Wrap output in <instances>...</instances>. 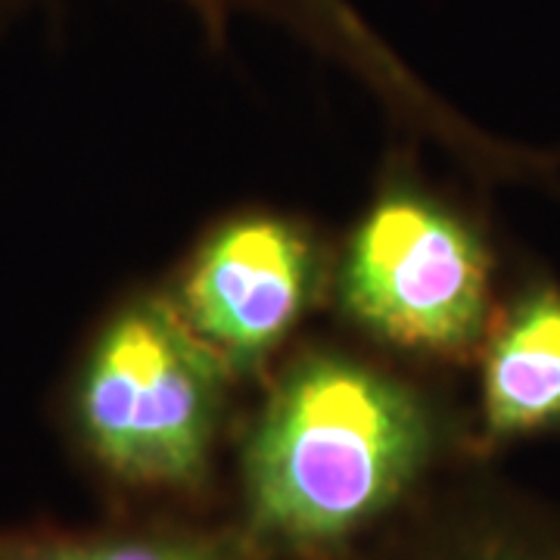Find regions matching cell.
Returning <instances> with one entry per match:
<instances>
[{
  "label": "cell",
  "mask_w": 560,
  "mask_h": 560,
  "mask_svg": "<svg viewBox=\"0 0 560 560\" xmlns=\"http://www.w3.org/2000/svg\"><path fill=\"white\" fill-rule=\"evenodd\" d=\"M0 560H265L234 526L116 521L103 526H0Z\"/></svg>",
  "instance_id": "cell-7"
},
{
  "label": "cell",
  "mask_w": 560,
  "mask_h": 560,
  "mask_svg": "<svg viewBox=\"0 0 560 560\" xmlns=\"http://www.w3.org/2000/svg\"><path fill=\"white\" fill-rule=\"evenodd\" d=\"M474 364L470 455L560 433V283L533 278L499 302Z\"/></svg>",
  "instance_id": "cell-5"
},
{
  "label": "cell",
  "mask_w": 560,
  "mask_h": 560,
  "mask_svg": "<svg viewBox=\"0 0 560 560\" xmlns=\"http://www.w3.org/2000/svg\"><path fill=\"white\" fill-rule=\"evenodd\" d=\"M495 271L480 221L408 165H389L334 249L330 305L386 359L458 368L495 318Z\"/></svg>",
  "instance_id": "cell-3"
},
{
  "label": "cell",
  "mask_w": 560,
  "mask_h": 560,
  "mask_svg": "<svg viewBox=\"0 0 560 560\" xmlns=\"http://www.w3.org/2000/svg\"><path fill=\"white\" fill-rule=\"evenodd\" d=\"M458 452L467 418L396 359L302 342L237 423L234 529L265 560H359Z\"/></svg>",
  "instance_id": "cell-1"
},
{
  "label": "cell",
  "mask_w": 560,
  "mask_h": 560,
  "mask_svg": "<svg viewBox=\"0 0 560 560\" xmlns=\"http://www.w3.org/2000/svg\"><path fill=\"white\" fill-rule=\"evenodd\" d=\"M381 551L359 560H560V548L523 533L517 526L499 523L489 514L455 511L445 514L430 501H420L408 521Z\"/></svg>",
  "instance_id": "cell-8"
},
{
  "label": "cell",
  "mask_w": 560,
  "mask_h": 560,
  "mask_svg": "<svg viewBox=\"0 0 560 560\" xmlns=\"http://www.w3.org/2000/svg\"><path fill=\"white\" fill-rule=\"evenodd\" d=\"M54 0H0V38ZM202 35L224 44L237 22L256 20L287 32L320 60H330L359 84H377L396 66V50L349 0H175Z\"/></svg>",
  "instance_id": "cell-6"
},
{
  "label": "cell",
  "mask_w": 560,
  "mask_h": 560,
  "mask_svg": "<svg viewBox=\"0 0 560 560\" xmlns=\"http://www.w3.org/2000/svg\"><path fill=\"white\" fill-rule=\"evenodd\" d=\"M334 249L293 212L246 206L215 219L165 293L241 383L265 381L305 320L330 302Z\"/></svg>",
  "instance_id": "cell-4"
},
{
  "label": "cell",
  "mask_w": 560,
  "mask_h": 560,
  "mask_svg": "<svg viewBox=\"0 0 560 560\" xmlns=\"http://www.w3.org/2000/svg\"><path fill=\"white\" fill-rule=\"evenodd\" d=\"M241 386L165 287H135L79 342L57 389V423L106 492L190 508L215 489Z\"/></svg>",
  "instance_id": "cell-2"
}]
</instances>
